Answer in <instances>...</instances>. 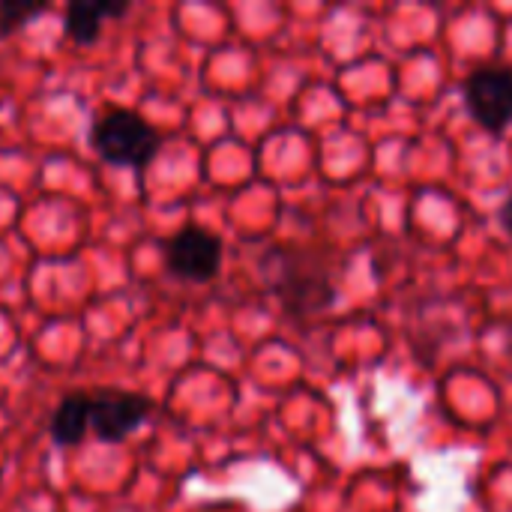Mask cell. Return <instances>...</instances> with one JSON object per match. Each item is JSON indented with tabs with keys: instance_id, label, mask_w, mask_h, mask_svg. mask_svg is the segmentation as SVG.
Instances as JSON below:
<instances>
[{
	"instance_id": "1",
	"label": "cell",
	"mask_w": 512,
	"mask_h": 512,
	"mask_svg": "<svg viewBox=\"0 0 512 512\" xmlns=\"http://www.w3.org/2000/svg\"><path fill=\"white\" fill-rule=\"evenodd\" d=\"M264 276L294 315H318L336 303V288L327 270L306 252L273 249L264 258Z\"/></svg>"
},
{
	"instance_id": "2",
	"label": "cell",
	"mask_w": 512,
	"mask_h": 512,
	"mask_svg": "<svg viewBox=\"0 0 512 512\" xmlns=\"http://www.w3.org/2000/svg\"><path fill=\"white\" fill-rule=\"evenodd\" d=\"M93 150L114 165L144 168L162 147V135L132 108H108L90 129Z\"/></svg>"
},
{
	"instance_id": "3",
	"label": "cell",
	"mask_w": 512,
	"mask_h": 512,
	"mask_svg": "<svg viewBox=\"0 0 512 512\" xmlns=\"http://www.w3.org/2000/svg\"><path fill=\"white\" fill-rule=\"evenodd\" d=\"M465 105L468 114L489 132L504 135L512 126V72L498 66L474 69L465 78Z\"/></svg>"
},
{
	"instance_id": "4",
	"label": "cell",
	"mask_w": 512,
	"mask_h": 512,
	"mask_svg": "<svg viewBox=\"0 0 512 512\" xmlns=\"http://www.w3.org/2000/svg\"><path fill=\"white\" fill-rule=\"evenodd\" d=\"M165 264L183 282H210L222 267V240L201 225H186L168 240Z\"/></svg>"
},
{
	"instance_id": "5",
	"label": "cell",
	"mask_w": 512,
	"mask_h": 512,
	"mask_svg": "<svg viewBox=\"0 0 512 512\" xmlns=\"http://www.w3.org/2000/svg\"><path fill=\"white\" fill-rule=\"evenodd\" d=\"M153 411L150 396L129 390H93L90 393V426L93 435L105 444L123 441L135 432Z\"/></svg>"
},
{
	"instance_id": "6",
	"label": "cell",
	"mask_w": 512,
	"mask_h": 512,
	"mask_svg": "<svg viewBox=\"0 0 512 512\" xmlns=\"http://www.w3.org/2000/svg\"><path fill=\"white\" fill-rule=\"evenodd\" d=\"M129 9V3H102V0H75L69 3L66 9V36L78 45H90L99 30H102V21L105 18H117Z\"/></svg>"
},
{
	"instance_id": "7",
	"label": "cell",
	"mask_w": 512,
	"mask_h": 512,
	"mask_svg": "<svg viewBox=\"0 0 512 512\" xmlns=\"http://www.w3.org/2000/svg\"><path fill=\"white\" fill-rule=\"evenodd\" d=\"M90 429V393H66L51 417V438L60 447H75Z\"/></svg>"
},
{
	"instance_id": "8",
	"label": "cell",
	"mask_w": 512,
	"mask_h": 512,
	"mask_svg": "<svg viewBox=\"0 0 512 512\" xmlns=\"http://www.w3.org/2000/svg\"><path fill=\"white\" fill-rule=\"evenodd\" d=\"M45 6L36 3V6H21V3H0V33H9L15 27H21L27 18L39 15Z\"/></svg>"
},
{
	"instance_id": "9",
	"label": "cell",
	"mask_w": 512,
	"mask_h": 512,
	"mask_svg": "<svg viewBox=\"0 0 512 512\" xmlns=\"http://www.w3.org/2000/svg\"><path fill=\"white\" fill-rule=\"evenodd\" d=\"M498 219H501V228H504V231L512 237V195H507V201L501 204Z\"/></svg>"
}]
</instances>
